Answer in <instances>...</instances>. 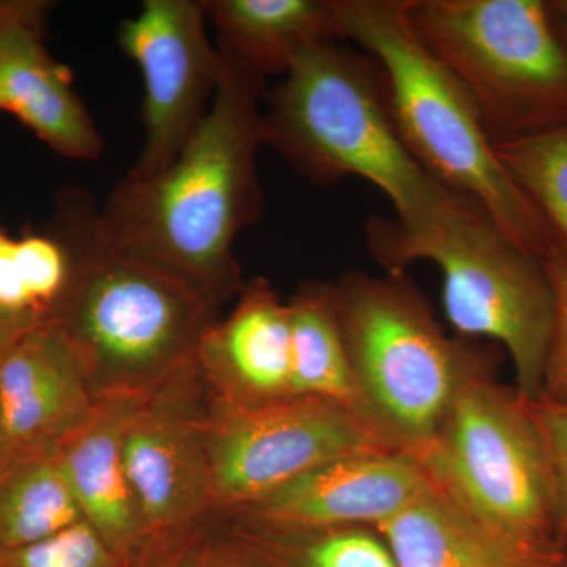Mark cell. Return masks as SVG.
<instances>
[{
    "mask_svg": "<svg viewBox=\"0 0 567 567\" xmlns=\"http://www.w3.org/2000/svg\"><path fill=\"white\" fill-rule=\"evenodd\" d=\"M265 82L223 58L210 110L177 158L152 177L126 175L96 215L106 244L169 268L219 305L241 289L235 238L264 210Z\"/></svg>",
    "mask_w": 567,
    "mask_h": 567,
    "instance_id": "1",
    "label": "cell"
},
{
    "mask_svg": "<svg viewBox=\"0 0 567 567\" xmlns=\"http://www.w3.org/2000/svg\"><path fill=\"white\" fill-rule=\"evenodd\" d=\"M262 104V145L315 185L349 175L371 182L393 203L398 234L434 233L477 205L435 181L405 147L371 55L339 41L308 48Z\"/></svg>",
    "mask_w": 567,
    "mask_h": 567,
    "instance_id": "2",
    "label": "cell"
},
{
    "mask_svg": "<svg viewBox=\"0 0 567 567\" xmlns=\"http://www.w3.org/2000/svg\"><path fill=\"white\" fill-rule=\"evenodd\" d=\"M96 215L84 192L59 196L50 227L69 246L73 274L50 322L93 398L144 393L196 354L221 305L169 268L106 244Z\"/></svg>",
    "mask_w": 567,
    "mask_h": 567,
    "instance_id": "3",
    "label": "cell"
},
{
    "mask_svg": "<svg viewBox=\"0 0 567 567\" xmlns=\"http://www.w3.org/2000/svg\"><path fill=\"white\" fill-rule=\"evenodd\" d=\"M344 40L382 70L399 136L435 181L480 205L520 248L546 259V223L496 155L472 96L425 47L409 0H334Z\"/></svg>",
    "mask_w": 567,
    "mask_h": 567,
    "instance_id": "4",
    "label": "cell"
},
{
    "mask_svg": "<svg viewBox=\"0 0 567 567\" xmlns=\"http://www.w3.org/2000/svg\"><path fill=\"white\" fill-rule=\"evenodd\" d=\"M334 303L364 423L394 451L423 456L466 380L488 369L465 339L447 338L402 275L349 271Z\"/></svg>",
    "mask_w": 567,
    "mask_h": 567,
    "instance_id": "5",
    "label": "cell"
},
{
    "mask_svg": "<svg viewBox=\"0 0 567 567\" xmlns=\"http://www.w3.org/2000/svg\"><path fill=\"white\" fill-rule=\"evenodd\" d=\"M369 249L391 275L416 260L443 274L447 320L464 338L499 342L516 369L517 393H544V369L555 323V293L543 257L520 248L481 207L443 229L404 237L383 219L365 226Z\"/></svg>",
    "mask_w": 567,
    "mask_h": 567,
    "instance_id": "6",
    "label": "cell"
},
{
    "mask_svg": "<svg viewBox=\"0 0 567 567\" xmlns=\"http://www.w3.org/2000/svg\"><path fill=\"white\" fill-rule=\"evenodd\" d=\"M413 28L472 96L494 145L567 125V47L540 0H409Z\"/></svg>",
    "mask_w": 567,
    "mask_h": 567,
    "instance_id": "7",
    "label": "cell"
},
{
    "mask_svg": "<svg viewBox=\"0 0 567 567\" xmlns=\"http://www.w3.org/2000/svg\"><path fill=\"white\" fill-rule=\"evenodd\" d=\"M477 524L507 540L561 550L543 439L517 391L488 369L466 380L431 447L416 458Z\"/></svg>",
    "mask_w": 567,
    "mask_h": 567,
    "instance_id": "8",
    "label": "cell"
},
{
    "mask_svg": "<svg viewBox=\"0 0 567 567\" xmlns=\"http://www.w3.org/2000/svg\"><path fill=\"white\" fill-rule=\"evenodd\" d=\"M380 450L393 447L352 410L327 399L248 402L221 395L208 409L213 505L244 509L316 466Z\"/></svg>",
    "mask_w": 567,
    "mask_h": 567,
    "instance_id": "9",
    "label": "cell"
},
{
    "mask_svg": "<svg viewBox=\"0 0 567 567\" xmlns=\"http://www.w3.org/2000/svg\"><path fill=\"white\" fill-rule=\"evenodd\" d=\"M207 383L196 354L141 394L123 434V464L145 539L203 524L213 506Z\"/></svg>",
    "mask_w": 567,
    "mask_h": 567,
    "instance_id": "10",
    "label": "cell"
},
{
    "mask_svg": "<svg viewBox=\"0 0 567 567\" xmlns=\"http://www.w3.org/2000/svg\"><path fill=\"white\" fill-rule=\"evenodd\" d=\"M118 44L144 78V147L126 174L163 173L203 123L221 82L203 0H145L118 28Z\"/></svg>",
    "mask_w": 567,
    "mask_h": 567,
    "instance_id": "11",
    "label": "cell"
},
{
    "mask_svg": "<svg viewBox=\"0 0 567 567\" xmlns=\"http://www.w3.org/2000/svg\"><path fill=\"white\" fill-rule=\"evenodd\" d=\"M429 483L423 465L410 454L364 451L316 466L244 509L259 527L375 528L405 509Z\"/></svg>",
    "mask_w": 567,
    "mask_h": 567,
    "instance_id": "12",
    "label": "cell"
},
{
    "mask_svg": "<svg viewBox=\"0 0 567 567\" xmlns=\"http://www.w3.org/2000/svg\"><path fill=\"white\" fill-rule=\"evenodd\" d=\"M51 3L0 0V93L3 111L70 159H96L104 142L73 87L70 70L44 44Z\"/></svg>",
    "mask_w": 567,
    "mask_h": 567,
    "instance_id": "13",
    "label": "cell"
},
{
    "mask_svg": "<svg viewBox=\"0 0 567 567\" xmlns=\"http://www.w3.org/2000/svg\"><path fill=\"white\" fill-rule=\"evenodd\" d=\"M95 401L52 322L37 324L0 361V406L11 447L58 445L91 415Z\"/></svg>",
    "mask_w": 567,
    "mask_h": 567,
    "instance_id": "14",
    "label": "cell"
},
{
    "mask_svg": "<svg viewBox=\"0 0 567 567\" xmlns=\"http://www.w3.org/2000/svg\"><path fill=\"white\" fill-rule=\"evenodd\" d=\"M141 394L102 395L84 423L58 443L85 520L125 558L148 546L123 464V434Z\"/></svg>",
    "mask_w": 567,
    "mask_h": 567,
    "instance_id": "15",
    "label": "cell"
},
{
    "mask_svg": "<svg viewBox=\"0 0 567 567\" xmlns=\"http://www.w3.org/2000/svg\"><path fill=\"white\" fill-rule=\"evenodd\" d=\"M197 363L210 385H229L226 398L264 402L290 395L292 328L289 303L270 282L254 279L233 315L205 331Z\"/></svg>",
    "mask_w": 567,
    "mask_h": 567,
    "instance_id": "16",
    "label": "cell"
},
{
    "mask_svg": "<svg viewBox=\"0 0 567 567\" xmlns=\"http://www.w3.org/2000/svg\"><path fill=\"white\" fill-rule=\"evenodd\" d=\"M399 567H558L567 548L547 550L507 540L477 524L434 483L375 527Z\"/></svg>",
    "mask_w": 567,
    "mask_h": 567,
    "instance_id": "17",
    "label": "cell"
},
{
    "mask_svg": "<svg viewBox=\"0 0 567 567\" xmlns=\"http://www.w3.org/2000/svg\"><path fill=\"white\" fill-rule=\"evenodd\" d=\"M218 51L254 76H286L301 52L344 40L334 0H203Z\"/></svg>",
    "mask_w": 567,
    "mask_h": 567,
    "instance_id": "18",
    "label": "cell"
},
{
    "mask_svg": "<svg viewBox=\"0 0 567 567\" xmlns=\"http://www.w3.org/2000/svg\"><path fill=\"white\" fill-rule=\"evenodd\" d=\"M82 520L58 445L11 447L0 461V551L32 546Z\"/></svg>",
    "mask_w": 567,
    "mask_h": 567,
    "instance_id": "19",
    "label": "cell"
},
{
    "mask_svg": "<svg viewBox=\"0 0 567 567\" xmlns=\"http://www.w3.org/2000/svg\"><path fill=\"white\" fill-rule=\"evenodd\" d=\"M289 311L292 328L290 395L338 402L361 417L352 363L336 312L333 286L306 284L289 301Z\"/></svg>",
    "mask_w": 567,
    "mask_h": 567,
    "instance_id": "20",
    "label": "cell"
},
{
    "mask_svg": "<svg viewBox=\"0 0 567 567\" xmlns=\"http://www.w3.org/2000/svg\"><path fill=\"white\" fill-rule=\"evenodd\" d=\"M241 567H399L372 527L279 529L249 525L230 533Z\"/></svg>",
    "mask_w": 567,
    "mask_h": 567,
    "instance_id": "21",
    "label": "cell"
},
{
    "mask_svg": "<svg viewBox=\"0 0 567 567\" xmlns=\"http://www.w3.org/2000/svg\"><path fill=\"white\" fill-rule=\"evenodd\" d=\"M507 173L567 256V125L495 145Z\"/></svg>",
    "mask_w": 567,
    "mask_h": 567,
    "instance_id": "22",
    "label": "cell"
},
{
    "mask_svg": "<svg viewBox=\"0 0 567 567\" xmlns=\"http://www.w3.org/2000/svg\"><path fill=\"white\" fill-rule=\"evenodd\" d=\"M136 558V557H134ZM87 520L32 546L0 551V567H132Z\"/></svg>",
    "mask_w": 567,
    "mask_h": 567,
    "instance_id": "23",
    "label": "cell"
},
{
    "mask_svg": "<svg viewBox=\"0 0 567 567\" xmlns=\"http://www.w3.org/2000/svg\"><path fill=\"white\" fill-rule=\"evenodd\" d=\"M200 525L153 540L133 559L132 567H241L229 536L213 535Z\"/></svg>",
    "mask_w": 567,
    "mask_h": 567,
    "instance_id": "24",
    "label": "cell"
},
{
    "mask_svg": "<svg viewBox=\"0 0 567 567\" xmlns=\"http://www.w3.org/2000/svg\"><path fill=\"white\" fill-rule=\"evenodd\" d=\"M525 402L546 447L554 483L558 540L567 547V399L543 394Z\"/></svg>",
    "mask_w": 567,
    "mask_h": 567,
    "instance_id": "25",
    "label": "cell"
},
{
    "mask_svg": "<svg viewBox=\"0 0 567 567\" xmlns=\"http://www.w3.org/2000/svg\"><path fill=\"white\" fill-rule=\"evenodd\" d=\"M544 262L554 286L555 323L544 369L543 394L567 399V256L554 248Z\"/></svg>",
    "mask_w": 567,
    "mask_h": 567,
    "instance_id": "26",
    "label": "cell"
},
{
    "mask_svg": "<svg viewBox=\"0 0 567 567\" xmlns=\"http://www.w3.org/2000/svg\"><path fill=\"white\" fill-rule=\"evenodd\" d=\"M0 311L10 316L44 322L37 315L22 281L18 238L11 237L0 224Z\"/></svg>",
    "mask_w": 567,
    "mask_h": 567,
    "instance_id": "27",
    "label": "cell"
},
{
    "mask_svg": "<svg viewBox=\"0 0 567 567\" xmlns=\"http://www.w3.org/2000/svg\"><path fill=\"white\" fill-rule=\"evenodd\" d=\"M40 323L43 322L22 319V317L10 316L7 312L0 311V361L17 346L22 336L28 334L32 328Z\"/></svg>",
    "mask_w": 567,
    "mask_h": 567,
    "instance_id": "28",
    "label": "cell"
},
{
    "mask_svg": "<svg viewBox=\"0 0 567 567\" xmlns=\"http://www.w3.org/2000/svg\"><path fill=\"white\" fill-rule=\"evenodd\" d=\"M548 10H550L551 21H554L558 35L567 47V2H548Z\"/></svg>",
    "mask_w": 567,
    "mask_h": 567,
    "instance_id": "29",
    "label": "cell"
},
{
    "mask_svg": "<svg viewBox=\"0 0 567 567\" xmlns=\"http://www.w3.org/2000/svg\"><path fill=\"white\" fill-rule=\"evenodd\" d=\"M11 451L9 431H7L6 420H3L2 406H0V461Z\"/></svg>",
    "mask_w": 567,
    "mask_h": 567,
    "instance_id": "30",
    "label": "cell"
},
{
    "mask_svg": "<svg viewBox=\"0 0 567 567\" xmlns=\"http://www.w3.org/2000/svg\"><path fill=\"white\" fill-rule=\"evenodd\" d=\"M0 111H3L2 93H0Z\"/></svg>",
    "mask_w": 567,
    "mask_h": 567,
    "instance_id": "31",
    "label": "cell"
},
{
    "mask_svg": "<svg viewBox=\"0 0 567 567\" xmlns=\"http://www.w3.org/2000/svg\"><path fill=\"white\" fill-rule=\"evenodd\" d=\"M558 567H567V557H566L565 561H563L561 565H559Z\"/></svg>",
    "mask_w": 567,
    "mask_h": 567,
    "instance_id": "32",
    "label": "cell"
}]
</instances>
